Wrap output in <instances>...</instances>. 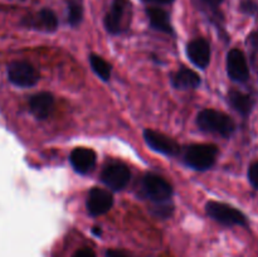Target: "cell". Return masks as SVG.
Instances as JSON below:
<instances>
[{
	"label": "cell",
	"instance_id": "13",
	"mask_svg": "<svg viewBox=\"0 0 258 257\" xmlns=\"http://www.w3.org/2000/svg\"><path fill=\"white\" fill-rule=\"evenodd\" d=\"M70 161L73 169L80 174H87L95 168L96 153L88 148H76L71 153Z\"/></svg>",
	"mask_w": 258,
	"mask_h": 257
},
{
	"label": "cell",
	"instance_id": "4",
	"mask_svg": "<svg viewBox=\"0 0 258 257\" xmlns=\"http://www.w3.org/2000/svg\"><path fill=\"white\" fill-rule=\"evenodd\" d=\"M8 80L17 87H33L39 81V73L37 68L25 60H17L10 63L8 67Z\"/></svg>",
	"mask_w": 258,
	"mask_h": 257
},
{
	"label": "cell",
	"instance_id": "12",
	"mask_svg": "<svg viewBox=\"0 0 258 257\" xmlns=\"http://www.w3.org/2000/svg\"><path fill=\"white\" fill-rule=\"evenodd\" d=\"M188 58L199 68H207L211 62V47L204 38L193 39L186 47Z\"/></svg>",
	"mask_w": 258,
	"mask_h": 257
},
{
	"label": "cell",
	"instance_id": "23",
	"mask_svg": "<svg viewBox=\"0 0 258 257\" xmlns=\"http://www.w3.org/2000/svg\"><path fill=\"white\" fill-rule=\"evenodd\" d=\"M106 257H128L127 254L123 253L122 251H117V249H108L106 252Z\"/></svg>",
	"mask_w": 258,
	"mask_h": 257
},
{
	"label": "cell",
	"instance_id": "6",
	"mask_svg": "<svg viewBox=\"0 0 258 257\" xmlns=\"http://www.w3.org/2000/svg\"><path fill=\"white\" fill-rule=\"evenodd\" d=\"M131 178V171L127 165L118 161L107 164L103 168L101 179L103 183L112 190H122L128 184Z\"/></svg>",
	"mask_w": 258,
	"mask_h": 257
},
{
	"label": "cell",
	"instance_id": "11",
	"mask_svg": "<svg viewBox=\"0 0 258 257\" xmlns=\"http://www.w3.org/2000/svg\"><path fill=\"white\" fill-rule=\"evenodd\" d=\"M23 24L32 29L42 30V32H54L58 28V18L55 13L50 9H42L39 12L25 17Z\"/></svg>",
	"mask_w": 258,
	"mask_h": 257
},
{
	"label": "cell",
	"instance_id": "7",
	"mask_svg": "<svg viewBox=\"0 0 258 257\" xmlns=\"http://www.w3.org/2000/svg\"><path fill=\"white\" fill-rule=\"evenodd\" d=\"M143 190L149 199L155 202H165L173 196L170 184L158 174H146L143 179Z\"/></svg>",
	"mask_w": 258,
	"mask_h": 257
},
{
	"label": "cell",
	"instance_id": "18",
	"mask_svg": "<svg viewBox=\"0 0 258 257\" xmlns=\"http://www.w3.org/2000/svg\"><path fill=\"white\" fill-rule=\"evenodd\" d=\"M90 63L93 72L98 76L102 81H108L111 77V65L106 59H103L101 55L91 54Z\"/></svg>",
	"mask_w": 258,
	"mask_h": 257
},
{
	"label": "cell",
	"instance_id": "26",
	"mask_svg": "<svg viewBox=\"0 0 258 257\" xmlns=\"http://www.w3.org/2000/svg\"><path fill=\"white\" fill-rule=\"evenodd\" d=\"M93 232H95V233H96V236H100V234H101V229H100V231H98L97 227H95V228H93Z\"/></svg>",
	"mask_w": 258,
	"mask_h": 257
},
{
	"label": "cell",
	"instance_id": "21",
	"mask_svg": "<svg viewBox=\"0 0 258 257\" xmlns=\"http://www.w3.org/2000/svg\"><path fill=\"white\" fill-rule=\"evenodd\" d=\"M248 179L249 183L253 185V188L258 189V161L252 164L248 169Z\"/></svg>",
	"mask_w": 258,
	"mask_h": 257
},
{
	"label": "cell",
	"instance_id": "10",
	"mask_svg": "<svg viewBox=\"0 0 258 257\" xmlns=\"http://www.w3.org/2000/svg\"><path fill=\"white\" fill-rule=\"evenodd\" d=\"M113 197L106 189L92 188L87 198V209L91 216H101L112 208Z\"/></svg>",
	"mask_w": 258,
	"mask_h": 257
},
{
	"label": "cell",
	"instance_id": "17",
	"mask_svg": "<svg viewBox=\"0 0 258 257\" xmlns=\"http://www.w3.org/2000/svg\"><path fill=\"white\" fill-rule=\"evenodd\" d=\"M228 102L237 112L247 116L253 107V98L247 93L238 90H231L228 92Z\"/></svg>",
	"mask_w": 258,
	"mask_h": 257
},
{
	"label": "cell",
	"instance_id": "20",
	"mask_svg": "<svg viewBox=\"0 0 258 257\" xmlns=\"http://www.w3.org/2000/svg\"><path fill=\"white\" fill-rule=\"evenodd\" d=\"M239 9L247 15L258 14V4L254 0H242L241 4H239Z\"/></svg>",
	"mask_w": 258,
	"mask_h": 257
},
{
	"label": "cell",
	"instance_id": "14",
	"mask_svg": "<svg viewBox=\"0 0 258 257\" xmlns=\"http://www.w3.org/2000/svg\"><path fill=\"white\" fill-rule=\"evenodd\" d=\"M54 106V98L48 92L35 93L29 100V111L38 120H45Z\"/></svg>",
	"mask_w": 258,
	"mask_h": 257
},
{
	"label": "cell",
	"instance_id": "25",
	"mask_svg": "<svg viewBox=\"0 0 258 257\" xmlns=\"http://www.w3.org/2000/svg\"><path fill=\"white\" fill-rule=\"evenodd\" d=\"M146 3H150V4H160V5H166L171 4L174 0H144Z\"/></svg>",
	"mask_w": 258,
	"mask_h": 257
},
{
	"label": "cell",
	"instance_id": "24",
	"mask_svg": "<svg viewBox=\"0 0 258 257\" xmlns=\"http://www.w3.org/2000/svg\"><path fill=\"white\" fill-rule=\"evenodd\" d=\"M201 2L209 8H218L223 3V0H201Z\"/></svg>",
	"mask_w": 258,
	"mask_h": 257
},
{
	"label": "cell",
	"instance_id": "15",
	"mask_svg": "<svg viewBox=\"0 0 258 257\" xmlns=\"http://www.w3.org/2000/svg\"><path fill=\"white\" fill-rule=\"evenodd\" d=\"M146 15H148L149 23H150L154 29L160 30L163 33H168V34L173 33L170 18H169V14L165 10L160 9V8H148Z\"/></svg>",
	"mask_w": 258,
	"mask_h": 257
},
{
	"label": "cell",
	"instance_id": "1",
	"mask_svg": "<svg viewBox=\"0 0 258 257\" xmlns=\"http://www.w3.org/2000/svg\"><path fill=\"white\" fill-rule=\"evenodd\" d=\"M197 125L202 131L229 138L236 130V123L226 113L221 111L206 108L197 116Z\"/></svg>",
	"mask_w": 258,
	"mask_h": 257
},
{
	"label": "cell",
	"instance_id": "22",
	"mask_svg": "<svg viewBox=\"0 0 258 257\" xmlns=\"http://www.w3.org/2000/svg\"><path fill=\"white\" fill-rule=\"evenodd\" d=\"M72 257H96V253L93 252V249L88 248V247H83V248L76 251Z\"/></svg>",
	"mask_w": 258,
	"mask_h": 257
},
{
	"label": "cell",
	"instance_id": "2",
	"mask_svg": "<svg viewBox=\"0 0 258 257\" xmlns=\"http://www.w3.org/2000/svg\"><path fill=\"white\" fill-rule=\"evenodd\" d=\"M218 148L212 144H194L186 148L184 153V161L188 166L196 170H207L216 163Z\"/></svg>",
	"mask_w": 258,
	"mask_h": 257
},
{
	"label": "cell",
	"instance_id": "9",
	"mask_svg": "<svg viewBox=\"0 0 258 257\" xmlns=\"http://www.w3.org/2000/svg\"><path fill=\"white\" fill-rule=\"evenodd\" d=\"M144 139L153 150L164 154V155H176L180 151V146L175 140L164 134L158 133V131L150 130V128L145 130Z\"/></svg>",
	"mask_w": 258,
	"mask_h": 257
},
{
	"label": "cell",
	"instance_id": "19",
	"mask_svg": "<svg viewBox=\"0 0 258 257\" xmlns=\"http://www.w3.org/2000/svg\"><path fill=\"white\" fill-rule=\"evenodd\" d=\"M83 19V4L81 0H68L67 20L72 27H77Z\"/></svg>",
	"mask_w": 258,
	"mask_h": 257
},
{
	"label": "cell",
	"instance_id": "5",
	"mask_svg": "<svg viewBox=\"0 0 258 257\" xmlns=\"http://www.w3.org/2000/svg\"><path fill=\"white\" fill-rule=\"evenodd\" d=\"M130 14L131 3L128 0H113L103 20L106 30L111 34H120L127 25Z\"/></svg>",
	"mask_w": 258,
	"mask_h": 257
},
{
	"label": "cell",
	"instance_id": "8",
	"mask_svg": "<svg viewBox=\"0 0 258 257\" xmlns=\"http://www.w3.org/2000/svg\"><path fill=\"white\" fill-rule=\"evenodd\" d=\"M227 73L236 82H246L249 78V68L246 55L239 49L229 50L227 54Z\"/></svg>",
	"mask_w": 258,
	"mask_h": 257
},
{
	"label": "cell",
	"instance_id": "16",
	"mask_svg": "<svg viewBox=\"0 0 258 257\" xmlns=\"http://www.w3.org/2000/svg\"><path fill=\"white\" fill-rule=\"evenodd\" d=\"M171 83L179 90H193L201 85V78L194 71L188 68H181L175 72L171 78Z\"/></svg>",
	"mask_w": 258,
	"mask_h": 257
},
{
	"label": "cell",
	"instance_id": "3",
	"mask_svg": "<svg viewBox=\"0 0 258 257\" xmlns=\"http://www.w3.org/2000/svg\"><path fill=\"white\" fill-rule=\"evenodd\" d=\"M207 214L224 226H247V217L234 207L219 202H208Z\"/></svg>",
	"mask_w": 258,
	"mask_h": 257
}]
</instances>
